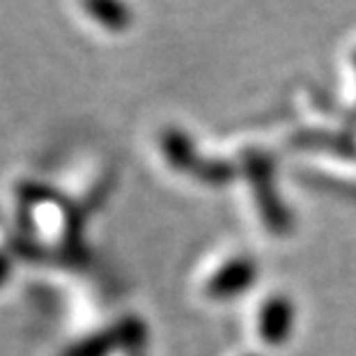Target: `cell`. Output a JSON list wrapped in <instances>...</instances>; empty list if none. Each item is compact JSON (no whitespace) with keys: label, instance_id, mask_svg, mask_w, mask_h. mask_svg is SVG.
I'll return each mask as SVG.
<instances>
[{"label":"cell","instance_id":"obj_1","mask_svg":"<svg viewBox=\"0 0 356 356\" xmlns=\"http://www.w3.org/2000/svg\"><path fill=\"white\" fill-rule=\"evenodd\" d=\"M143 336H145V329H143L140 322L129 320L118 324L108 331L95 333V336L86 338L83 343L70 347L63 356H108L118 350V347L124 345H138Z\"/></svg>","mask_w":356,"mask_h":356},{"label":"cell","instance_id":"obj_2","mask_svg":"<svg viewBox=\"0 0 356 356\" xmlns=\"http://www.w3.org/2000/svg\"><path fill=\"white\" fill-rule=\"evenodd\" d=\"M255 280V264L246 257H237L230 260L228 264H223L207 283V294L214 299H228L237 297L246 290Z\"/></svg>","mask_w":356,"mask_h":356},{"label":"cell","instance_id":"obj_3","mask_svg":"<svg viewBox=\"0 0 356 356\" xmlns=\"http://www.w3.org/2000/svg\"><path fill=\"white\" fill-rule=\"evenodd\" d=\"M292 331V306L285 299L274 297L262 306L260 333L271 345H280Z\"/></svg>","mask_w":356,"mask_h":356},{"label":"cell","instance_id":"obj_4","mask_svg":"<svg viewBox=\"0 0 356 356\" xmlns=\"http://www.w3.org/2000/svg\"><path fill=\"white\" fill-rule=\"evenodd\" d=\"M83 12L106 30L120 33L131 24V10L122 0H81Z\"/></svg>","mask_w":356,"mask_h":356},{"label":"cell","instance_id":"obj_5","mask_svg":"<svg viewBox=\"0 0 356 356\" xmlns=\"http://www.w3.org/2000/svg\"><path fill=\"white\" fill-rule=\"evenodd\" d=\"M7 269H10V267H7V260H5V257H0V283H3V280H5Z\"/></svg>","mask_w":356,"mask_h":356}]
</instances>
